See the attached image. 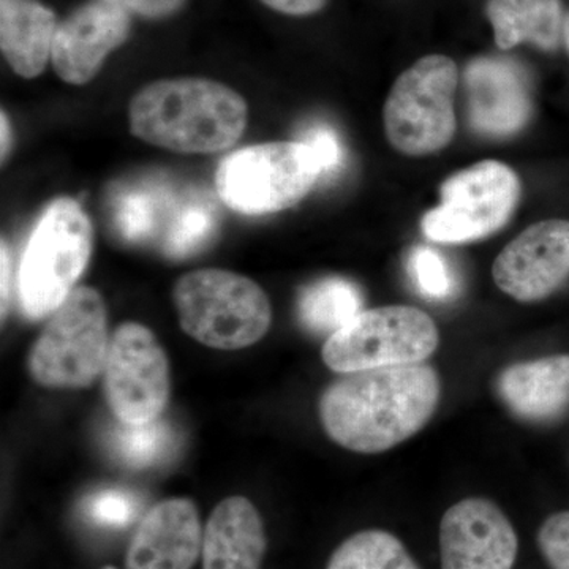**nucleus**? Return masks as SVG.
<instances>
[{
	"instance_id": "1",
	"label": "nucleus",
	"mask_w": 569,
	"mask_h": 569,
	"mask_svg": "<svg viewBox=\"0 0 569 569\" xmlns=\"http://www.w3.org/2000/svg\"><path fill=\"white\" fill-rule=\"evenodd\" d=\"M325 389L320 418L339 447L378 455L417 436L436 413L440 378L432 367H378L342 373Z\"/></svg>"
},
{
	"instance_id": "2",
	"label": "nucleus",
	"mask_w": 569,
	"mask_h": 569,
	"mask_svg": "<svg viewBox=\"0 0 569 569\" xmlns=\"http://www.w3.org/2000/svg\"><path fill=\"white\" fill-rule=\"evenodd\" d=\"M249 122L244 97L206 78H173L144 86L129 107L134 137L181 153L233 148Z\"/></svg>"
},
{
	"instance_id": "3",
	"label": "nucleus",
	"mask_w": 569,
	"mask_h": 569,
	"mask_svg": "<svg viewBox=\"0 0 569 569\" xmlns=\"http://www.w3.org/2000/svg\"><path fill=\"white\" fill-rule=\"evenodd\" d=\"M173 302L182 331L216 350L252 347L272 323L271 301L263 288L227 269H197L179 277Z\"/></svg>"
},
{
	"instance_id": "4",
	"label": "nucleus",
	"mask_w": 569,
	"mask_h": 569,
	"mask_svg": "<svg viewBox=\"0 0 569 569\" xmlns=\"http://www.w3.org/2000/svg\"><path fill=\"white\" fill-rule=\"evenodd\" d=\"M92 249V223L81 204L71 198L48 204L18 268L22 313L40 320L59 309L88 268Z\"/></svg>"
},
{
	"instance_id": "5",
	"label": "nucleus",
	"mask_w": 569,
	"mask_h": 569,
	"mask_svg": "<svg viewBox=\"0 0 569 569\" xmlns=\"http://www.w3.org/2000/svg\"><path fill=\"white\" fill-rule=\"evenodd\" d=\"M110 340L103 296L96 288H74L37 337L29 373L43 388L92 387L103 376Z\"/></svg>"
},
{
	"instance_id": "6",
	"label": "nucleus",
	"mask_w": 569,
	"mask_h": 569,
	"mask_svg": "<svg viewBox=\"0 0 569 569\" xmlns=\"http://www.w3.org/2000/svg\"><path fill=\"white\" fill-rule=\"evenodd\" d=\"M323 170L302 141L249 146L224 157L216 187L228 208L246 216H264L293 208L305 200Z\"/></svg>"
},
{
	"instance_id": "7",
	"label": "nucleus",
	"mask_w": 569,
	"mask_h": 569,
	"mask_svg": "<svg viewBox=\"0 0 569 569\" xmlns=\"http://www.w3.org/2000/svg\"><path fill=\"white\" fill-rule=\"evenodd\" d=\"M458 63L430 54L400 73L383 108L385 134L397 152L426 157L443 151L458 130Z\"/></svg>"
},
{
	"instance_id": "8",
	"label": "nucleus",
	"mask_w": 569,
	"mask_h": 569,
	"mask_svg": "<svg viewBox=\"0 0 569 569\" xmlns=\"http://www.w3.org/2000/svg\"><path fill=\"white\" fill-rule=\"evenodd\" d=\"M522 193L518 173L498 160H482L449 174L440 204L427 211L421 230L440 244H471L503 230Z\"/></svg>"
},
{
	"instance_id": "9",
	"label": "nucleus",
	"mask_w": 569,
	"mask_h": 569,
	"mask_svg": "<svg viewBox=\"0 0 569 569\" xmlns=\"http://www.w3.org/2000/svg\"><path fill=\"white\" fill-rule=\"evenodd\" d=\"M440 332L426 312L410 306L365 310L329 336L321 351L337 373L419 365L436 353Z\"/></svg>"
},
{
	"instance_id": "10",
	"label": "nucleus",
	"mask_w": 569,
	"mask_h": 569,
	"mask_svg": "<svg viewBox=\"0 0 569 569\" xmlns=\"http://www.w3.org/2000/svg\"><path fill=\"white\" fill-rule=\"evenodd\" d=\"M102 377L104 399L119 421L162 418L171 395L170 361L148 326L127 321L116 328Z\"/></svg>"
},
{
	"instance_id": "11",
	"label": "nucleus",
	"mask_w": 569,
	"mask_h": 569,
	"mask_svg": "<svg viewBox=\"0 0 569 569\" xmlns=\"http://www.w3.org/2000/svg\"><path fill=\"white\" fill-rule=\"evenodd\" d=\"M493 282L519 302H538L569 279V220L530 224L496 258Z\"/></svg>"
},
{
	"instance_id": "12",
	"label": "nucleus",
	"mask_w": 569,
	"mask_h": 569,
	"mask_svg": "<svg viewBox=\"0 0 569 569\" xmlns=\"http://www.w3.org/2000/svg\"><path fill=\"white\" fill-rule=\"evenodd\" d=\"M467 116L475 132L489 138H508L529 123L533 112L530 77L522 63L511 58L481 56L463 70Z\"/></svg>"
},
{
	"instance_id": "13",
	"label": "nucleus",
	"mask_w": 569,
	"mask_h": 569,
	"mask_svg": "<svg viewBox=\"0 0 569 569\" xmlns=\"http://www.w3.org/2000/svg\"><path fill=\"white\" fill-rule=\"evenodd\" d=\"M441 569H512L518 535L505 512L486 498H466L440 523Z\"/></svg>"
},
{
	"instance_id": "14",
	"label": "nucleus",
	"mask_w": 569,
	"mask_h": 569,
	"mask_svg": "<svg viewBox=\"0 0 569 569\" xmlns=\"http://www.w3.org/2000/svg\"><path fill=\"white\" fill-rule=\"evenodd\" d=\"M129 11L108 0H93L58 26L52 41L51 62L67 84L82 86L93 80L104 59L129 39Z\"/></svg>"
},
{
	"instance_id": "15",
	"label": "nucleus",
	"mask_w": 569,
	"mask_h": 569,
	"mask_svg": "<svg viewBox=\"0 0 569 569\" xmlns=\"http://www.w3.org/2000/svg\"><path fill=\"white\" fill-rule=\"evenodd\" d=\"M203 535L197 505L189 498H167L138 522L126 569H193L203 550Z\"/></svg>"
},
{
	"instance_id": "16",
	"label": "nucleus",
	"mask_w": 569,
	"mask_h": 569,
	"mask_svg": "<svg viewBox=\"0 0 569 569\" xmlns=\"http://www.w3.org/2000/svg\"><path fill=\"white\" fill-rule=\"evenodd\" d=\"M268 548L263 519L249 498H224L209 516L203 569H261Z\"/></svg>"
},
{
	"instance_id": "17",
	"label": "nucleus",
	"mask_w": 569,
	"mask_h": 569,
	"mask_svg": "<svg viewBox=\"0 0 569 569\" xmlns=\"http://www.w3.org/2000/svg\"><path fill=\"white\" fill-rule=\"evenodd\" d=\"M497 388L516 417L530 422L556 421L569 410V355L509 366Z\"/></svg>"
},
{
	"instance_id": "18",
	"label": "nucleus",
	"mask_w": 569,
	"mask_h": 569,
	"mask_svg": "<svg viewBox=\"0 0 569 569\" xmlns=\"http://www.w3.org/2000/svg\"><path fill=\"white\" fill-rule=\"evenodd\" d=\"M58 26L39 0H0V47L14 73L39 77L51 59Z\"/></svg>"
},
{
	"instance_id": "19",
	"label": "nucleus",
	"mask_w": 569,
	"mask_h": 569,
	"mask_svg": "<svg viewBox=\"0 0 569 569\" xmlns=\"http://www.w3.org/2000/svg\"><path fill=\"white\" fill-rule=\"evenodd\" d=\"M500 50L530 43L541 51H557L563 43L561 0H488L486 6Z\"/></svg>"
},
{
	"instance_id": "20",
	"label": "nucleus",
	"mask_w": 569,
	"mask_h": 569,
	"mask_svg": "<svg viewBox=\"0 0 569 569\" xmlns=\"http://www.w3.org/2000/svg\"><path fill=\"white\" fill-rule=\"evenodd\" d=\"M179 194L159 179L127 183L111 194L110 216L119 238L132 244L160 241Z\"/></svg>"
},
{
	"instance_id": "21",
	"label": "nucleus",
	"mask_w": 569,
	"mask_h": 569,
	"mask_svg": "<svg viewBox=\"0 0 569 569\" xmlns=\"http://www.w3.org/2000/svg\"><path fill=\"white\" fill-rule=\"evenodd\" d=\"M361 307L358 284L343 277H326L302 288L298 317L309 331L332 336L361 313Z\"/></svg>"
},
{
	"instance_id": "22",
	"label": "nucleus",
	"mask_w": 569,
	"mask_h": 569,
	"mask_svg": "<svg viewBox=\"0 0 569 569\" xmlns=\"http://www.w3.org/2000/svg\"><path fill=\"white\" fill-rule=\"evenodd\" d=\"M219 227V212L203 192L181 193L173 216L160 238V249L170 258H189L209 244Z\"/></svg>"
},
{
	"instance_id": "23",
	"label": "nucleus",
	"mask_w": 569,
	"mask_h": 569,
	"mask_svg": "<svg viewBox=\"0 0 569 569\" xmlns=\"http://www.w3.org/2000/svg\"><path fill=\"white\" fill-rule=\"evenodd\" d=\"M326 569H419L406 546L383 530L359 531L332 553Z\"/></svg>"
},
{
	"instance_id": "24",
	"label": "nucleus",
	"mask_w": 569,
	"mask_h": 569,
	"mask_svg": "<svg viewBox=\"0 0 569 569\" xmlns=\"http://www.w3.org/2000/svg\"><path fill=\"white\" fill-rule=\"evenodd\" d=\"M111 448L126 466H156L173 448V429L160 418L141 425L121 422L112 432Z\"/></svg>"
},
{
	"instance_id": "25",
	"label": "nucleus",
	"mask_w": 569,
	"mask_h": 569,
	"mask_svg": "<svg viewBox=\"0 0 569 569\" xmlns=\"http://www.w3.org/2000/svg\"><path fill=\"white\" fill-rule=\"evenodd\" d=\"M415 287L430 299H448L455 293V277L445 258L429 247H417L408 258Z\"/></svg>"
},
{
	"instance_id": "26",
	"label": "nucleus",
	"mask_w": 569,
	"mask_h": 569,
	"mask_svg": "<svg viewBox=\"0 0 569 569\" xmlns=\"http://www.w3.org/2000/svg\"><path fill=\"white\" fill-rule=\"evenodd\" d=\"M86 509L93 522L100 526L126 527L137 518L140 503L132 492L108 489L89 498Z\"/></svg>"
},
{
	"instance_id": "27",
	"label": "nucleus",
	"mask_w": 569,
	"mask_h": 569,
	"mask_svg": "<svg viewBox=\"0 0 569 569\" xmlns=\"http://www.w3.org/2000/svg\"><path fill=\"white\" fill-rule=\"evenodd\" d=\"M542 556L552 569H569V511L550 516L538 533Z\"/></svg>"
},
{
	"instance_id": "28",
	"label": "nucleus",
	"mask_w": 569,
	"mask_h": 569,
	"mask_svg": "<svg viewBox=\"0 0 569 569\" xmlns=\"http://www.w3.org/2000/svg\"><path fill=\"white\" fill-rule=\"evenodd\" d=\"M316 153L323 176H335L346 160L342 142L337 137L336 130L326 123H316L302 133L301 140Z\"/></svg>"
},
{
	"instance_id": "29",
	"label": "nucleus",
	"mask_w": 569,
	"mask_h": 569,
	"mask_svg": "<svg viewBox=\"0 0 569 569\" xmlns=\"http://www.w3.org/2000/svg\"><path fill=\"white\" fill-rule=\"evenodd\" d=\"M108 2L116 3L129 13L157 20V18L170 17L176 13L186 0H108Z\"/></svg>"
},
{
	"instance_id": "30",
	"label": "nucleus",
	"mask_w": 569,
	"mask_h": 569,
	"mask_svg": "<svg viewBox=\"0 0 569 569\" xmlns=\"http://www.w3.org/2000/svg\"><path fill=\"white\" fill-rule=\"evenodd\" d=\"M269 9L288 17H310L325 9L328 0H261Z\"/></svg>"
},
{
	"instance_id": "31",
	"label": "nucleus",
	"mask_w": 569,
	"mask_h": 569,
	"mask_svg": "<svg viewBox=\"0 0 569 569\" xmlns=\"http://www.w3.org/2000/svg\"><path fill=\"white\" fill-rule=\"evenodd\" d=\"M0 254H2V316H6L10 284V257L6 241H2V253Z\"/></svg>"
},
{
	"instance_id": "32",
	"label": "nucleus",
	"mask_w": 569,
	"mask_h": 569,
	"mask_svg": "<svg viewBox=\"0 0 569 569\" xmlns=\"http://www.w3.org/2000/svg\"><path fill=\"white\" fill-rule=\"evenodd\" d=\"M2 162H6L7 153L10 151V122L6 112H2Z\"/></svg>"
},
{
	"instance_id": "33",
	"label": "nucleus",
	"mask_w": 569,
	"mask_h": 569,
	"mask_svg": "<svg viewBox=\"0 0 569 569\" xmlns=\"http://www.w3.org/2000/svg\"><path fill=\"white\" fill-rule=\"evenodd\" d=\"M563 44L565 48H567V52L569 56V11L567 13V18H565Z\"/></svg>"
},
{
	"instance_id": "34",
	"label": "nucleus",
	"mask_w": 569,
	"mask_h": 569,
	"mask_svg": "<svg viewBox=\"0 0 569 569\" xmlns=\"http://www.w3.org/2000/svg\"><path fill=\"white\" fill-rule=\"evenodd\" d=\"M104 569H116V568H112V567H108V568H104Z\"/></svg>"
}]
</instances>
